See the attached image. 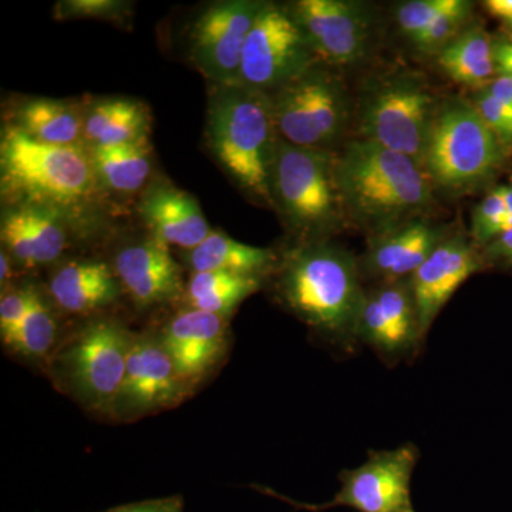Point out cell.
<instances>
[{"instance_id": "39", "label": "cell", "mask_w": 512, "mask_h": 512, "mask_svg": "<svg viewBox=\"0 0 512 512\" xmlns=\"http://www.w3.org/2000/svg\"><path fill=\"white\" fill-rule=\"evenodd\" d=\"M110 512H180V510H178L177 504L171 503V501H160V503L131 505V507Z\"/></svg>"}, {"instance_id": "23", "label": "cell", "mask_w": 512, "mask_h": 512, "mask_svg": "<svg viewBox=\"0 0 512 512\" xmlns=\"http://www.w3.org/2000/svg\"><path fill=\"white\" fill-rule=\"evenodd\" d=\"M150 117L130 99L97 101L84 119V137L92 147L120 146L147 140Z\"/></svg>"}, {"instance_id": "26", "label": "cell", "mask_w": 512, "mask_h": 512, "mask_svg": "<svg viewBox=\"0 0 512 512\" xmlns=\"http://www.w3.org/2000/svg\"><path fill=\"white\" fill-rule=\"evenodd\" d=\"M439 63L451 79L467 86L490 84L497 74L493 42L480 28L451 40L441 50Z\"/></svg>"}, {"instance_id": "19", "label": "cell", "mask_w": 512, "mask_h": 512, "mask_svg": "<svg viewBox=\"0 0 512 512\" xmlns=\"http://www.w3.org/2000/svg\"><path fill=\"white\" fill-rule=\"evenodd\" d=\"M0 238L9 256L28 268L55 261L67 244L59 212L39 205H18L3 212Z\"/></svg>"}, {"instance_id": "18", "label": "cell", "mask_w": 512, "mask_h": 512, "mask_svg": "<svg viewBox=\"0 0 512 512\" xmlns=\"http://www.w3.org/2000/svg\"><path fill=\"white\" fill-rule=\"evenodd\" d=\"M114 271L138 308L171 301L183 291L180 266L156 238L121 249Z\"/></svg>"}, {"instance_id": "22", "label": "cell", "mask_w": 512, "mask_h": 512, "mask_svg": "<svg viewBox=\"0 0 512 512\" xmlns=\"http://www.w3.org/2000/svg\"><path fill=\"white\" fill-rule=\"evenodd\" d=\"M440 242L436 229L424 224L407 225L372 245L367 266L373 274L397 282L403 276H412Z\"/></svg>"}, {"instance_id": "2", "label": "cell", "mask_w": 512, "mask_h": 512, "mask_svg": "<svg viewBox=\"0 0 512 512\" xmlns=\"http://www.w3.org/2000/svg\"><path fill=\"white\" fill-rule=\"evenodd\" d=\"M342 204L369 224L407 217L431 201V185L421 164L373 143L353 141L336 163Z\"/></svg>"}, {"instance_id": "10", "label": "cell", "mask_w": 512, "mask_h": 512, "mask_svg": "<svg viewBox=\"0 0 512 512\" xmlns=\"http://www.w3.org/2000/svg\"><path fill=\"white\" fill-rule=\"evenodd\" d=\"M131 339L119 323L100 320L74 340L64 363L84 402L96 409H114L126 376Z\"/></svg>"}, {"instance_id": "29", "label": "cell", "mask_w": 512, "mask_h": 512, "mask_svg": "<svg viewBox=\"0 0 512 512\" xmlns=\"http://www.w3.org/2000/svg\"><path fill=\"white\" fill-rule=\"evenodd\" d=\"M56 339V322L42 296L37 295L32 308L20 325L12 348L23 356L43 357Z\"/></svg>"}, {"instance_id": "33", "label": "cell", "mask_w": 512, "mask_h": 512, "mask_svg": "<svg viewBox=\"0 0 512 512\" xmlns=\"http://www.w3.org/2000/svg\"><path fill=\"white\" fill-rule=\"evenodd\" d=\"M454 3L456 0H414L404 3L397 12L400 28L414 39L444 12L453 8Z\"/></svg>"}, {"instance_id": "16", "label": "cell", "mask_w": 512, "mask_h": 512, "mask_svg": "<svg viewBox=\"0 0 512 512\" xmlns=\"http://www.w3.org/2000/svg\"><path fill=\"white\" fill-rule=\"evenodd\" d=\"M308 45L336 64L355 62L365 52L367 26L352 3L340 0H301L293 15Z\"/></svg>"}, {"instance_id": "28", "label": "cell", "mask_w": 512, "mask_h": 512, "mask_svg": "<svg viewBox=\"0 0 512 512\" xmlns=\"http://www.w3.org/2000/svg\"><path fill=\"white\" fill-rule=\"evenodd\" d=\"M258 288V276L194 272L188 285V295L192 308L225 318Z\"/></svg>"}, {"instance_id": "9", "label": "cell", "mask_w": 512, "mask_h": 512, "mask_svg": "<svg viewBox=\"0 0 512 512\" xmlns=\"http://www.w3.org/2000/svg\"><path fill=\"white\" fill-rule=\"evenodd\" d=\"M272 110L276 131L286 143L320 150L338 137L346 116L339 84L316 72L302 73L281 87Z\"/></svg>"}, {"instance_id": "11", "label": "cell", "mask_w": 512, "mask_h": 512, "mask_svg": "<svg viewBox=\"0 0 512 512\" xmlns=\"http://www.w3.org/2000/svg\"><path fill=\"white\" fill-rule=\"evenodd\" d=\"M433 99L414 84L397 83L379 90L362 119L365 140L421 164L433 126Z\"/></svg>"}, {"instance_id": "42", "label": "cell", "mask_w": 512, "mask_h": 512, "mask_svg": "<svg viewBox=\"0 0 512 512\" xmlns=\"http://www.w3.org/2000/svg\"><path fill=\"white\" fill-rule=\"evenodd\" d=\"M498 190H500L501 197H503L505 211L512 214V187L501 185V187H498Z\"/></svg>"}, {"instance_id": "32", "label": "cell", "mask_w": 512, "mask_h": 512, "mask_svg": "<svg viewBox=\"0 0 512 512\" xmlns=\"http://www.w3.org/2000/svg\"><path fill=\"white\" fill-rule=\"evenodd\" d=\"M505 214L504 201L498 188L491 191L474 211L471 234L481 247L490 244L495 238L503 234Z\"/></svg>"}, {"instance_id": "8", "label": "cell", "mask_w": 512, "mask_h": 512, "mask_svg": "<svg viewBox=\"0 0 512 512\" xmlns=\"http://www.w3.org/2000/svg\"><path fill=\"white\" fill-rule=\"evenodd\" d=\"M308 40L293 16L264 3L249 30L238 86L265 93L306 72Z\"/></svg>"}, {"instance_id": "5", "label": "cell", "mask_w": 512, "mask_h": 512, "mask_svg": "<svg viewBox=\"0 0 512 512\" xmlns=\"http://www.w3.org/2000/svg\"><path fill=\"white\" fill-rule=\"evenodd\" d=\"M503 147L476 107L458 104L434 119L423 163L443 187H473L497 173L504 160Z\"/></svg>"}, {"instance_id": "36", "label": "cell", "mask_w": 512, "mask_h": 512, "mask_svg": "<svg viewBox=\"0 0 512 512\" xmlns=\"http://www.w3.org/2000/svg\"><path fill=\"white\" fill-rule=\"evenodd\" d=\"M481 258L484 264L512 272V229L485 245Z\"/></svg>"}, {"instance_id": "24", "label": "cell", "mask_w": 512, "mask_h": 512, "mask_svg": "<svg viewBox=\"0 0 512 512\" xmlns=\"http://www.w3.org/2000/svg\"><path fill=\"white\" fill-rule=\"evenodd\" d=\"M271 249L252 247L229 238L224 232L211 231L198 247L187 252V261L194 272H228L256 276L274 262Z\"/></svg>"}, {"instance_id": "3", "label": "cell", "mask_w": 512, "mask_h": 512, "mask_svg": "<svg viewBox=\"0 0 512 512\" xmlns=\"http://www.w3.org/2000/svg\"><path fill=\"white\" fill-rule=\"evenodd\" d=\"M2 191L19 205L62 208L82 204L92 195L96 171L82 146L39 143L18 127L0 141Z\"/></svg>"}, {"instance_id": "17", "label": "cell", "mask_w": 512, "mask_h": 512, "mask_svg": "<svg viewBox=\"0 0 512 512\" xmlns=\"http://www.w3.org/2000/svg\"><path fill=\"white\" fill-rule=\"evenodd\" d=\"M184 383L207 375L227 346V323L222 316L198 311L181 312L160 339Z\"/></svg>"}, {"instance_id": "40", "label": "cell", "mask_w": 512, "mask_h": 512, "mask_svg": "<svg viewBox=\"0 0 512 512\" xmlns=\"http://www.w3.org/2000/svg\"><path fill=\"white\" fill-rule=\"evenodd\" d=\"M484 6L495 18L503 19L505 22L512 20V0H488Z\"/></svg>"}, {"instance_id": "15", "label": "cell", "mask_w": 512, "mask_h": 512, "mask_svg": "<svg viewBox=\"0 0 512 512\" xmlns=\"http://www.w3.org/2000/svg\"><path fill=\"white\" fill-rule=\"evenodd\" d=\"M483 265L481 254H477L467 241L451 238L441 241L410 276V291L423 338L451 296Z\"/></svg>"}, {"instance_id": "31", "label": "cell", "mask_w": 512, "mask_h": 512, "mask_svg": "<svg viewBox=\"0 0 512 512\" xmlns=\"http://www.w3.org/2000/svg\"><path fill=\"white\" fill-rule=\"evenodd\" d=\"M37 295L39 292L32 286L3 293L0 299V335L10 348Z\"/></svg>"}, {"instance_id": "35", "label": "cell", "mask_w": 512, "mask_h": 512, "mask_svg": "<svg viewBox=\"0 0 512 512\" xmlns=\"http://www.w3.org/2000/svg\"><path fill=\"white\" fill-rule=\"evenodd\" d=\"M476 110L495 136L500 138L501 143H512V109L510 107L484 92L477 99Z\"/></svg>"}, {"instance_id": "34", "label": "cell", "mask_w": 512, "mask_h": 512, "mask_svg": "<svg viewBox=\"0 0 512 512\" xmlns=\"http://www.w3.org/2000/svg\"><path fill=\"white\" fill-rule=\"evenodd\" d=\"M128 3L119 0H67L56 6L59 19H113L120 18Z\"/></svg>"}, {"instance_id": "4", "label": "cell", "mask_w": 512, "mask_h": 512, "mask_svg": "<svg viewBox=\"0 0 512 512\" xmlns=\"http://www.w3.org/2000/svg\"><path fill=\"white\" fill-rule=\"evenodd\" d=\"M286 305L313 328L355 335L363 293L355 259L335 247L312 245L289 256L281 278Z\"/></svg>"}, {"instance_id": "41", "label": "cell", "mask_w": 512, "mask_h": 512, "mask_svg": "<svg viewBox=\"0 0 512 512\" xmlns=\"http://www.w3.org/2000/svg\"><path fill=\"white\" fill-rule=\"evenodd\" d=\"M10 276H12V268H10L9 254L2 252L0 254V281H2V284L8 282Z\"/></svg>"}, {"instance_id": "37", "label": "cell", "mask_w": 512, "mask_h": 512, "mask_svg": "<svg viewBox=\"0 0 512 512\" xmlns=\"http://www.w3.org/2000/svg\"><path fill=\"white\" fill-rule=\"evenodd\" d=\"M494 63L500 76H507L512 79V42L495 43Z\"/></svg>"}, {"instance_id": "14", "label": "cell", "mask_w": 512, "mask_h": 512, "mask_svg": "<svg viewBox=\"0 0 512 512\" xmlns=\"http://www.w3.org/2000/svg\"><path fill=\"white\" fill-rule=\"evenodd\" d=\"M355 335L384 356H402L423 339L409 285L389 282L363 296Z\"/></svg>"}, {"instance_id": "25", "label": "cell", "mask_w": 512, "mask_h": 512, "mask_svg": "<svg viewBox=\"0 0 512 512\" xmlns=\"http://www.w3.org/2000/svg\"><path fill=\"white\" fill-rule=\"evenodd\" d=\"M39 143L80 146L84 120L70 104L50 99L30 100L20 109L16 126Z\"/></svg>"}, {"instance_id": "20", "label": "cell", "mask_w": 512, "mask_h": 512, "mask_svg": "<svg viewBox=\"0 0 512 512\" xmlns=\"http://www.w3.org/2000/svg\"><path fill=\"white\" fill-rule=\"evenodd\" d=\"M140 214L154 238L167 247L175 245L191 251L211 234L198 201L171 185H158L148 191L141 201Z\"/></svg>"}, {"instance_id": "13", "label": "cell", "mask_w": 512, "mask_h": 512, "mask_svg": "<svg viewBox=\"0 0 512 512\" xmlns=\"http://www.w3.org/2000/svg\"><path fill=\"white\" fill-rule=\"evenodd\" d=\"M184 380L161 340L133 338L128 350L126 376L114 410L124 414L154 412L173 406L184 394Z\"/></svg>"}, {"instance_id": "1", "label": "cell", "mask_w": 512, "mask_h": 512, "mask_svg": "<svg viewBox=\"0 0 512 512\" xmlns=\"http://www.w3.org/2000/svg\"><path fill=\"white\" fill-rule=\"evenodd\" d=\"M276 131L272 101L242 86L221 87L208 110L212 154L229 177L249 194L272 201Z\"/></svg>"}, {"instance_id": "21", "label": "cell", "mask_w": 512, "mask_h": 512, "mask_svg": "<svg viewBox=\"0 0 512 512\" xmlns=\"http://www.w3.org/2000/svg\"><path fill=\"white\" fill-rule=\"evenodd\" d=\"M50 293L64 311L87 313L110 305L119 286L103 262H70L50 279Z\"/></svg>"}, {"instance_id": "43", "label": "cell", "mask_w": 512, "mask_h": 512, "mask_svg": "<svg viewBox=\"0 0 512 512\" xmlns=\"http://www.w3.org/2000/svg\"><path fill=\"white\" fill-rule=\"evenodd\" d=\"M507 26H508V29H510L511 33H512V20H510V22H507Z\"/></svg>"}, {"instance_id": "6", "label": "cell", "mask_w": 512, "mask_h": 512, "mask_svg": "<svg viewBox=\"0 0 512 512\" xmlns=\"http://www.w3.org/2000/svg\"><path fill=\"white\" fill-rule=\"evenodd\" d=\"M272 194L288 220L302 229L328 227L343 205L336 163L328 153L286 141L276 143Z\"/></svg>"}, {"instance_id": "30", "label": "cell", "mask_w": 512, "mask_h": 512, "mask_svg": "<svg viewBox=\"0 0 512 512\" xmlns=\"http://www.w3.org/2000/svg\"><path fill=\"white\" fill-rule=\"evenodd\" d=\"M470 10V2L456 0L453 8L448 9L429 28L414 37L413 42L423 50H443L451 39H456L458 30L470 15Z\"/></svg>"}, {"instance_id": "27", "label": "cell", "mask_w": 512, "mask_h": 512, "mask_svg": "<svg viewBox=\"0 0 512 512\" xmlns=\"http://www.w3.org/2000/svg\"><path fill=\"white\" fill-rule=\"evenodd\" d=\"M97 178L113 191L136 192L150 177V147L147 140L120 146L92 147L90 151Z\"/></svg>"}, {"instance_id": "38", "label": "cell", "mask_w": 512, "mask_h": 512, "mask_svg": "<svg viewBox=\"0 0 512 512\" xmlns=\"http://www.w3.org/2000/svg\"><path fill=\"white\" fill-rule=\"evenodd\" d=\"M494 99L505 104V106L512 109V79L507 76L495 77L493 82L488 84V89L485 90Z\"/></svg>"}, {"instance_id": "7", "label": "cell", "mask_w": 512, "mask_h": 512, "mask_svg": "<svg viewBox=\"0 0 512 512\" xmlns=\"http://www.w3.org/2000/svg\"><path fill=\"white\" fill-rule=\"evenodd\" d=\"M419 461V450L407 443L393 450L370 451L362 466L340 473V491L323 504L298 503L271 488L255 487L299 510L323 512L348 507L357 512H416L410 484Z\"/></svg>"}, {"instance_id": "12", "label": "cell", "mask_w": 512, "mask_h": 512, "mask_svg": "<svg viewBox=\"0 0 512 512\" xmlns=\"http://www.w3.org/2000/svg\"><path fill=\"white\" fill-rule=\"evenodd\" d=\"M264 3L229 0L201 13L191 33V55L205 76L221 87L238 86L241 57Z\"/></svg>"}]
</instances>
